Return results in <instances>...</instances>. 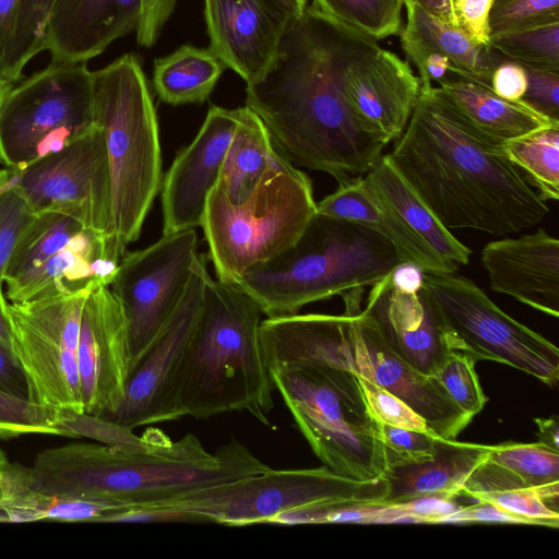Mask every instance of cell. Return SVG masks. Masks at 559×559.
Returning <instances> with one entry per match:
<instances>
[{
    "instance_id": "cell-1",
    "label": "cell",
    "mask_w": 559,
    "mask_h": 559,
    "mask_svg": "<svg viewBox=\"0 0 559 559\" xmlns=\"http://www.w3.org/2000/svg\"><path fill=\"white\" fill-rule=\"evenodd\" d=\"M379 46L312 5L289 22L270 69L247 84L246 106L293 166L342 183L382 155L388 143L360 121L344 86L348 66Z\"/></svg>"
},
{
    "instance_id": "cell-2",
    "label": "cell",
    "mask_w": 559,
    "mask_h": 559,
    "mask_svg": "<svg viewBox=\"0 0 559 559\" xmlns=\"http://www.w3.org/2000/svg\"><path fill=\"white\" fill-rule=\"evenodd\" d=\"M503 144L473 127L437 86L420 85L389 155L448 229L507 236L537 225L549 207L507 157Z\"/></svg>"
},
{
    "instance_id": "cell-3",
    "label": "cell",
    "mask_w": 559,
    "mask_h": 559,
    "mask_svg": "<svg viewBox=\"0 0 559 559\" xmlns=\"http://www.w3.org/2000/svg\"><path fill=\"white\" fill-rule=\"evenodd\" d=\"M269 468L236 439L211 453L192 433L173 441L163 431L148 429L143 442L134 445L81 442L46 449L27 472L36 490L126 511Z\"/></svg>"
},
{
    "instance_id": "cell-4",
    "label": "cell",
    "mask_w": 559,
    "mask_h": 559,
    "mask_svg": "<svg viewBox=\"0 0 559 559\" xmlns=\"http://www.w3.org/2000/svg\"><path fill=\"white\" fill-rule=\"evenodd\" d=\"M262 316L240 287L207 274L181 374L185 416L203 419L247 412L271 426L274 385L260 341Z\"/></svg>"
},
{
    "instance_id": "cell-5",
    "label": "cell",
    "mask_w": 559,
    "mask_h": 559,
    "mask_svg": "<svg viewBox=\"0 0 559 559\" xmlns=\"http://www.w3.org/2000/svg\"><path fill=\"white\" fill-rule=\"evenodd\" d=\"M403 261L395 247L372 228L316 213L288 249L251 267L235 284L257 301L263 314L276 318L372 286Z\"/></svg>"
},
{
    "instance_id": "cell-6",
    "label": "cell",
    "mask_w": 559,
    "mask_h": 559,
    "mask_svg": "<svg viewBox=\"0 0 559 559\" xmlns=\"http://www.w3.org/2000/svg\"><path fill=\"white\" fill-rule=\"evenodd\" d=\"M94 121L102 130L108 162L110 212L106 253L120 262L138 239L162 187L158 123L138 59L124 55L92 71Z\"/></svg>"
},
{
    "instance_id": "cell-7",
    "label": "cell",
    "mask_w": 559,
    "mask_h": 559,
    "mask_svg": "<svg viewBox=\"0 0 559 559\" xmlns=\"http://www.w3.org/2000/svg\"><path fill=\"white\" fill-rule=\"evenodd\" d=\"M352 321L329 357L270 371L299 431L333 472L360 481L383 477L386 457L380 421L369 409L352 355Z\"/></svg>"
},
{
    "instance_id": "cell-8",
    "label": "cell",
    "mask_w": 559,
    "mask_h": 559,
    "mask_svg": "<svg viewBox=\"0 0 559 559\" xmlns=\"http://www.w3.org/2000/svg\"><path fill=\"white\" fill-rule=\"evenodd\" d=\"M317 213L309 177L277 155L255 191L239 205L214 188L202 228L216 278L227 284L288 249Z\"/></svg>"
},
{
    "instance_id": "cell-9",
    "label": "cell",
    "mask_w": 559,
    "mask_h": 559,
    "mask_svg": "<svg viewBox=\"0 0 559 559\" xmlns=\"http://www.w3.org/2000/svg\"><path fill=\"white\" fill-rule=\"evenodd\" d=\"M388 492L384 477L360 481L323 465L272 469L204 488L143 508L160 522L216 523L227 526L270 524L289 511L380 504ZM141 509V508H140Z\"/></svg>"
},
{
    "instance_id": "cell-10",
    "label": "cell",
    "mask_w": 559,
    "mask_h": 559,
    "mask_svg": "<svg viewBox=\"0 0 559 559\" xmlns=\"http://www.w3.org/2000/svg\"><path fill=\"white\" fill-rule=\"evenodd\" d=\"M95 126L92 71L52 63L10 90L0 107V162L25 169Z\"/></svg>"
},
{
    "instance_id": "cell-11",
    "label": "cell",
    "mask_w": 559,
    "mask_h": 559,
    "mask_svg": "<svg viewBox=\"0 0 559 559\" xmlns=\"http://www.w3.org/2000/svg\"><path fill=\"white\" fill-rule=\"evenodd\" d=\"M425 290L455 338L457 352L516 368L547 385L559 380V349L502 311L472 280L425 273Z\"/></svg>"
},
{
    "instance_id": "cell-12",
    "label": "cell",
    "mask_w": 559,
    "mask_h": 559,
    "mask_svg": "<svg viewBox=\"0 0 559 559\" xmlns=\"http://www.w3.org/2000/svg\"><path fill=\"white\" fill-rule=\"evenodd\" d=\"M91 290L7 304L11 349L25 376L28 401L84 413L76 349Z\"/></svg>"
},
{
    "instance_id": "cell-13",
    "label": "cell",
    "mask_w": 559,
    "mask_h": 559,
    "mask_svg": "<svg viewBox=\"0 0 559 559\" xmlns=\"http://www.w3.org/2000/svg\"><path fill=\"white\" fill-rule=\"evenodd\" d=\"M207 274L206 258L198 253L175 311L154 342L131 366L118 408L102 419L133 430L185 416L179 401L181 374Z\"/></svg>"
},
{
    "instance_id": "cell-14",
    "label": "cell",
    "mask_w": 559,
    "mask_h": 559,
    "mask_svg": "<svg viewBox=\"0 0 559 559\" xmlns=\"http://www.w3.org/2000/svg\"><path fill=\"white\" fill-rule=\"evenodd\" d=\"M198 243L194 229L163 234L155 243L126 252L120 260L108 286L126 319L131 366L175 311L199 253Z\"/></svg>"
},
{
    "instance_id": "cell-15",
    "label": "cell",
    "mask_w": 559,
    "mask_h": 559,
    "mask_svg": "<svg viewBox=\"0 0 559 559\" xmlns=\"http://www.w3.org/2000/svg\"><path fill=\"white\" fill-rule=\"evenodd\" d=\"M21 190L35 214L68 215L106 240L110 192L102 130L95 123L60 152L27 166Z\"/></svg>"
},
{
    "instance_id": "cell-16",
    "label": "cell",
    "mask_w": 559,
    "mask_h": 559,
    "mask_svg": "<svg viewBox=\"0 0 559 559\" xmlns=\"http://www.w3.org/2000/svg\"><path fill=\"white\" fill-rule=\"evenodd\" d=\"M343 297L353 310L350 342L357 372L405 402L433 435L456 440L474 416L461 409L433 376L413 368L386 346L360 309V292H348Z\"/></svg>"
},
{
    "instance_id": "cell-17",
    "label": "cell",
    "mask_w": 559,
    "mask_h": 559,
    "mask_svg": "<svg viewBox=\"0 0 559 559\" xmlns=\"http://www.w3.org/2000/svg\"><path fill=\"white\" fill-rule=\"evenodd\" d=\"M84 414L103 418L120 405L131 357L126 319L108 285L83 305L76 349Z\"/></svg>"
},
{
    "instance_id": "cell-18",
    "label": "cell",
    "mask_w": 559,
    "mask_h": 559,
    "mask_svg": "<svg viewBox=\"0 0 559 559\" xmlns=\"http://www.w3.org/2000/svg\"><path fill=\"white\" fill-rule=\"evenodd\" d=\"M238 117L239 108L211 106L195 138L177 154L160 187L163 234L201 226Z\"/></svg>"
},
{
    "instance_id": "cell-19",
    "label": "cell",
    "mask_w": 559,
    "mask_h": 559,
    "mask_svg": "<svg viewBox=\"0 0 559 559\" xmlns=\"http://www.w3.org/2000/svg\"><path fill=\"white\" fill-rule=\"evenodd\" d=\"M362 312L386 346L425 374L435 376L449 355L457 352L454 336L424 287L404 293L388 275L371 286Z\"/></svg>"
},
{
    "instance_id": "cell-20",
    "label": "cell",
    "mask_w": 559,
    "mask_h": 559,
    "mask_svg": "<svg viewBox=\"0 0 559 559\" xmlns=\"http://www.w3.org/2000/svg\"><path fill=\"white\" fill-rule=\"evenodd\" d=\"M210 50L247 84L274 62L292 21L263 0H204Z\"/></svg>"
},
{
    "instance_id": "cell-21",
    "label": "cell",
    "mask_w": 559,
    "mask_h": 559,
    "mask_svg": "<svg viewBox=\"0 0 559 559\" xmlns=\"http://www.w3.org/2000/svg\"><path fill=\"white\" fill-rule=\"evenodd\" d=\"M344 86L360 121L386 143L403 133L420 94L409 64L380 46L348 66Z\"/></svg>"
},
{
    "instance_id": "cell-22",
    "label": "cell",
    "mask_w": 559,
    "mask_h": 559,
    "mask_svg": "<svg viewBox=\"0 0 559 559\" xmlns=\"http://www.w3.org/2000/svg\"><path fill=\"white\" fill-rule=\"evenodd\" d=\"M480 262L493 292L558 318L559 240L544 228L488 242Z\"/></svg>"
},
{
    "instance_id": "cell-23",
    "label": "cell",
    "mask_w": 559,
    "mask_h": 559,
    "mask_svg": "<svg viewBox=\"0 0 559 559\" xmlns=\"http://www.w3.org/2000/svg\"><path fill=\"white\" fill-rule=\"evenodd\" d=\"M143 0H56L45 50L52 63H87L138 27Z\"/></svg>"
},
{
    "instance_id": "cell-24",
    "label": "cell",
    "mask_w": 559,
    "mask_h": 559,
    "mask_svg": "<svg viewBox=\"0 0 559 559\" xmlns=\"http://www.w3.org/2000/svg\"><path fill=\"white\" fill-rule=\"evenodd\" d=\"M118 262L107 257L105 236L83 228L41 265L5 284L11 302H29L109 285Z\"/></svg>"
},
{
    "instance_id": "cell-25",
    "label": "cell",
    "mask_w": 559,
    "mask_h": 559,
    "mask_svg": "<svg viewBox=\"0 0 559 559\" xmlns=\"http://www.w3.org/2000/svg\"><path fill=\"white\" fill-rule=\"evenodd\" d=\"M317 213L372 228L395 247L404 261L418 264L426 273L457 271L456 266L444 262L416 237L372 191L362 176L338 183L334 192L317 203Z\"/></svg>"
},
{
    "instance_id": "cell-26",
    "label": "cell",
    "mask_w": 559,
    "mask_h": 559,
    "mask_svg": "<svg viewBox=\"0 0 559 559\" xmlns=\"http://www.w3.org/2000/svg\"><path fill=\"white\" fill-rule=\"evenodd\" d=\"M488 451L489 445L438 438L432 459L388 466L383 474L388 492L380 504L433 496L456 498L468 475Z\"/></svg>"
},
{
    "instance_id": "cell-27",
    "label": "cell",
    "mask_w": 559,
    "mask_h": 559,
    "mask_svg": "<svg viewBox=\"0 0 559 559\" xmlns=\"http://www.w3.org/2000/svg\"><path fill=\"white\" fill-rule=\"evenodd\" d=\"M362 177L372 191L436 255L456 267L468 264L472 250L415 193L389 154H382Z\"/></svg>"
},
{
    "instance_id": "cell-28",
    "label": "cell",
    "mask_w": 559,
    "mask_h": 559,
    "mask_svg": "<svg viewBox=\"0 0 559 559\" xmlns=\"http://www.w3.org/2000/svg\"><path fill=\"white\" fill-rule=\"evenodd\" d=\"M442 96L478 131L507 142L559 123L539 115L521 100L498 96L491 88L456 78L437 86Z\"/></svg>"
},
{
    "instance_id": "cell-29",
    "label": "cell",
    "mask_w": 559,
    "mask_h": 559,
    "mask_svg": "<svg viewBox=\"0 0 559 559\" xmlns=\"http://www.w3.org/2000/svg\"><path fill=\"white\" fill-rule=\"evenodd\" d=\"M559 483V452L538 442L489 445L485 459L465 480L460 495L539 487Z\"/></svg>"
},
{
    "instance_id": "cell-30",
    "label": "cell",
    "mask_w": 559,
    "mask_h": 559,
    "mask_svg": "<svg viewBox=\"0 0 559 559\" xmlns=\"http://www.w3.org/2000/svg\"><path fill=\"white\" fill-rule=\"evenodd\" d=\"M278 155L259 116L239 108L238 122L225 154L216 189L233 205L247 201Z\"/></svg>"
},
{
    "instance_id": "cell-31",
    "label": "cell",
    "mask_w": 559,
    "mask_h": 559,
    "mask_svg": "<svg viewBox=\"0 0 559 559\" xmlns=\"http://www.w3.org/2000/svg\"><path fill=\"white\" fill-rule=\"evenodd\" d=\"M405 8V32L448 59L459 78L491 88L492 72L506 59L504 56L489 44L474 40L459 27L431 14L417 3Z\"/></svg>"
},
{
    "instance_id": "cell-32",
    "label": "cell",
    "mask_w": 559,
    "mask_h": 559,
    "mask_svg": "<svg viewBox=\"0 0 559 559\" xmlns=\"http://www.w3.org/2000/svg\"><path fill=\"white\" fill-rule=\"evenodd\" d=\"M223 72L222 61L210 50L182 46L154 62V87L170 105L202 103Z\"/></svg>"
},
{
    "instance_id": "cell-33",
    "label": "cell",
    "mask_w": 559,
    "mask_h": 559,
    "mask_svg": "<svg viewBox=\"0 0 559 559\" xmlns=\"http://www.w3.org/2000/svg\"><path fill=\"white\" fill-rule=\"evenodd\" d=\"M120 511L122 510L105 503L36 490L29 486L27 467L12 491L0 502V512L10 523L39 520L96 522L105 515Z\"/></svg>"
},
{
    "instance_id": "cell-34",
    "label": "cell",
    "mask_w": 559,
    "mask_h": 559,
    "mask_svg": "<svg viewBox=\"0 0 559 559\" xmlns=\"http://www.w3.org/2000/svg\"><path fill=\"white\" fill-rule=\"evenodd\" d=\"M503 151L544 201H558L559 126L507 141Z\"/></svg>"
},
{
    "instance_id": "cell-35",
    "label": "cell",
    "mask_w": 559,
    "mask_h": 559,
    "mask_svg": "<svg viewBox=\"0 0 559 559\" xmlns=\"http://www.w3.org/2000/svg\"><path fill=\"white\" fill-rule=\"evenodd\" d=\"M84 227L59 213L36 214L22 231L8 262L4 283H12L41 265Z\"/></svg>"
},
{
    "instance_id": "cell-36",
    "label": "cell",
    "mask_w": 559,
    "mask_h": 559,
    "mask_svg": "<svg viewBox=\"0 0 559 559\" xmlns=\"http://www.w3.org/2000/svg\"><path fill=\"white\" fill-rule=\"evenodd\" d=\"M313 8L376 40L402 29L404 0H312Z\"/></svg>"
},
{
    "instance_id": "cell-37",
    "label": "cell",
    "mask_w": 559,
    "mask_h": 559,
    "mask_svg": "<svg viewBox=\"0 0 559 559\" xmlns=\"http://www.w3.org/2000/svg\"><path fill=\"white\" fill-rule=\"evenodd\" d=\"M56 0H20L13 35L9 43L0 76L19 81L26 63L45 50L48 20Z\"/></svg>"
},
{
    "instance_id": "cell-38",
    "label": "cell",
    "mask_w": 559,
    "mask_h": 559,
    "mask_svg": "<svg viewBox=\"0 0 559 559\" xmlns=\"http://www.w3.org/2000/svg\"><path fill=\"white\" fill-rule=\"evenodd\" d=\"M489 45L524 68L559 72V22L492 36Z\"/></svg>"
},
{
    "instance_id": "cell-39",
    "label": "cell",
    "mask_w": 559,
    "mask_h": 559,
    "mask_svg": "<svg viewBox=\"0 0 559 559\" xmlns=\"http://www.w3.org/2000/svg\"><path fill=\"white\" fill-rule=\"evenodd\" d=\"M33 433L69 436L64 411L31 402L0 389V438Z\"/></svg>"
},
{
    "instance_id": "cell-40",
    "label": "cell",
    "mask_w": 559,
    "mask_h": 559,
    "mask_svg": "<svg viewBox=\"0 0 559 559\" xmlns=\"http://www.w3.org/2000/svg\"><path fill=\"white\" fill-rule=\"evenodd\" d=\"M478 502L493 503L522 519L527 524L558 527L559 483L539 487L478 492L466 496Z\"/></svg>"
},
{
    "instance_id": "cell-41",
    "label": "cell",
    "mask_w": 559,
    "mask_h": 559,
    "mask_svg": "<svg viewBox=\"0 0 559 559\" xmlns=\"http://www.w3.org/2000/svg\"><path fill=\"white\" fill-rule=\"evenodd\" d=\"M559 22V0H493L490 37Z\"/></svg>"
},
{
    "instance_id": "cell-42",
    "label": "cell",
    "mask_w": 559,
    "mask_h": 559,
    "mask_svg": "<svg viewBox=\"0 0 559 559\" xmlns=\"http://www.w3.org/2000/svg\"><path fill=\"white\" fill-rule=\"evenodd\" d=\"M475 364L471 356L455 350L433 376L456 405L472 416L480 413L487 402Z\"/></svg>"
},
{
    "instance_id": "cell-43",
    "label": "cell",
    "mask_w": 559,
    "mask_h": 559,
    "mask_svg": "<svg viewBox=\"0 0 559 559\" xmlns=\"http://www.w3.org/2000/svg\"><path fill=\"white\" fill-rule=\"evenodd\" d=\"M35 215L21 188L0 195V295H3L4 273L12 251Z\"/></svg>"
},
{
    "instance_id": "cell-44",
    "label": "cell",
    "mask_w": 559,
    "mask_h": 559,
    "mask_svg": "<svg viewBox=\"0 0 559 559\" xmlns=\"http://www.w3.org/2000/svg\"><path fill=\"white\" fill-rule=\"evenodd\" d=\"M358 380L369 409L380 423L432 433L425 419L400 397L359 373Z\"/></svg>"
},
{
    "instance_id": "cell-45",
    "label": "cell",
    "mask_w": 559,
    "mask_h": 559,
    "mask_svg": "<svg viewBox=\"0 0 559 559\" xmlns=\"http://www.w3.org/2000/svg\"><path fill=\"white\" fill-rule=\"evenodd\" d=\"M380 427L388 466L419 463L433 457L439 437L383 423H380Z\"/></svg>"
},
{
    "instance_id": "cell-46",
    "label": "cell",
    "mask_w": 559,
    "mask_h": 559,
    "mask_svg": "<svg viewBox=\"0 0 559 559\" xmlns=\"http://www.w3.org/2000/svg\"><path fill=\"white\" fill-rule=\"evenodd\" d=\"M401 34V46L407 59L419 72L421 86H435L459 78L452 64L442 55L435 51L403 28Z\"/></svg>"
},
{
    "instance_id": "cell-47",
    "label": "cell",
    "mask_w": 559,
    "mask_h": 559,
    "mask_svg": "<svg viewBox=\"0 0 559 559\" xmlns=\"http://www.w3.org/2000/svg\"><path fill=\"white\" fill-rule=\"evenodd\" d=\"M526 91L521 102L559 123V72L525 68Z\"/></svg>"
},
{
    "instance_id": "cell-48",
    "label": "cell",
    "mask_w": 559,
    "mask_h": 559,
    "mask_svg": "<svg viewBox=\"0 0 559 559\" xmlns=\"http://www.w3.org/2000/svg\"><path fill=\"white\" fill-rule=\"evenodd\" d=\"M454 26L474 40L489 44L488 15L493 0H449Z\"/></svg>"
},
{
    "instance_id": "cell-49",
    "label": "cell",
    "mask_w": 559,
    "mask_h": 559,
    "mask_svg": "<svg viewBox=\"0 0 559 559\" xmlns=\"http://www.w3.org/2000/svg\"><path fill=\"white\" fill-rule=\"evenodd\" d=\"M527 86L526 70L520 63L508 58L502 60L493 70L490 87L500 97L519 102Z\"/></svg>"
},
{
    "instance_id": "cell-50",
    "label": "cell",
    "mask_w": 559,
    "mask_h": 559,
    "mask_svg": "<svg viewBox=\"0 0 559 559\" xmlns=\"http://www.w3.org/2000/svg\"><path fill=\"white\" fill-rule=\"evenodd\" d=\"M175 4L176 0H143L142 16L136 27L139 45H154Z\"/></svg>"
},
{
    "instance_id": "cell-51",
    "label": "cell",
    "mask_w": 559,
    "mask_h": 559,
    "mask_svg": "<svg viewBox=\"0 0 559 559\" xmlns=\"http://www.w3.org/2000/svg\"><path fill=\"white\" fill-rule=\"evenodd\" d=\"M510 523L527 524V522L500 507L485 501L475 502L472 506H462L457 511L449 515L443 523L466 524V523Z\"/></svg>"
},
{
    "instance_id": "cell-52",
    "label": "cell",
    "mask_w": 559,
    "mask_h": 559,
    "mask_svg": "<svg viewBox=\"0 0 559 559\" xmlns=\"http://www.w3.org/2000/svg\"><path fill=\"white\" fill-rule=\"evenodd\" d=\"M0 389L27 399L25 376L12 350L0 341Z\"/></svg>"
},
{
    "instance_id": "cell-53",
    "label": "cell",
    "mask_w": 559,
    "mask_h": 559,
    "mask_svg": "<svg viewBox=\"0 0 559 559\" xmlns=\"http://www.w3.org/2000/svg\"><path fill=\"white\" fill-rule=\"evenodd\" d=\"M425 271L411 261L401 262L390 274L391 283L404 293H417L423 288Z\"/></svg>"
},
{
    "instance_id": "cell-54",
    "label": "cell",
    "mask_w": 559,
    "mask_h": 559,
    "mask_svg": "<svg viewBox=\"0 0 559 559\" xmlns=\"http://www.w3.org/2000/svg\"><path fill=\"white\" fill-rule=\"evenodd\" d=\"M20 0H0V69L14 32Z\"/></svg>"
},
{
    "instance_id": "cell-55",
    "label": "cell",
    "mask_w": 559,
    "mask_h": 559,
    "mask_svg": "<svg viewBox=\"0 0 559 559\" xmlns=\"http://www.w3.org/2000/svg\"><path fill=\"white\" fill-rule=\"evenodd\" d=\"M24 467L21 464L10 462L4 451L0 448V502L20 480Z\"/></svg>"
},
{
    "instance_id": "cell-56",
    "label": "cell",
    "mask_w": 559,
    "mask_h": 559,
    "mask_svg": "<svg viewBox=\"0 0 559 559\" xmlns=\"http://www.w3.org/2000/svg\"><path fill=\"white\" fill-rule=\"evenodd\" d=\"M537 426L538 443L555 451L559 452V419L554 415L548 418L536 417L534 419Z\"/></svg>"
},
{
    "instance_id": "cell-57",
    "label": "cell",
    "mask_w": 559,
    "mask_h": 559,
    "mask_svg": "<svg viewBox=\"0 0 559 559\" xmlns=\"http://www.w3.org/2000/svg\"><path fill=\"white\" fill-rule=\"evenodd\" d=\"M412 3H417L431 14L450 24H453L449 0H404L405 7Z\"/></svg>"
},
{
    "instance_id": "cell-58",
    "label": "cell",
    "mask_w": 559,
    "mask_h": 559,
    "mask_svg": "<svg viewBox=\"0 0 559 559\" xmlns=\"http://www.w3.org/2000/svg\"><path fill=\"white\" fill-rule=\"evenodd\" d=\"M290 20L300 16L308 7V0H263Z\"/></svg>"
},
{
    "instance_id": "cell-59",
    "label": "cell",
    "mask_w": 559,
    "mask_h": 559,
    "mask_svg": "<svg viewBox=\"0 0 559 559\" xmlns=\"http://www.w3.org/2000/svg\"><path fill=\"white\" fill-rule=\"evenodd\" d=\"M24 169L5 167L0 169V195L16 188H21Z\"/></svg>"
},
{
    "instance_id": "cell-60",
    "label": "cell",
    "mask_w": 559,
    "mask_h": 559,
    "mask_svg": "<svg viewBox=\"0 0 559 559\" xmlns=\"http://www.w3.org/2000/svg\"><path fill=\"white\" fill-rule=\"evenodd\" d=\"M7 304L8 301L4 296L0 295V341L11 349V331L7 316Z\"/></svg>"
},
{
    "instance_id": "cell-61",
    "label": "cell",
    "mask_w": 559,
    "mask_h": 559,
    "mask_svg": "<svg viewBox=\"0 0 559 559\" xmlns=\"http://www.w3.org/2000/svg\"><path fill=\"white\" fill-rule=\"evenodd\" d=\"M12 86V82L0 76V107Z\"/></svg>"
},
{
    "instance_id": "cell-62",
    "label": "cell",
    "mask_w": 559,
    "mask_h": 559,
    "mask_svg": "<svg viewBox=\"0 0 559 559\" xmlns=\"http://www.w3.org/2000/svg\"><path fill=\"white\" fill-rule=\"evenodd\" d=\"M0 522H8V519L0 512Z\"/></svg>"
}]
</instances>
